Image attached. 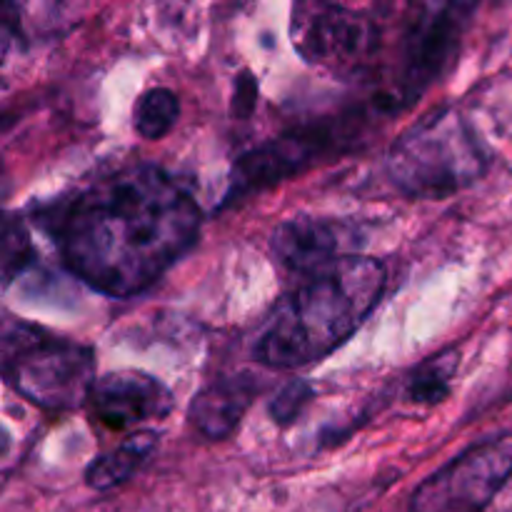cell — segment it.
<instances>
[{"label":"cell","instance_id":"obj_1","mask_svg":"<svg viewBox=\"0 0 512 512\" xmlns=\"http://www.w3.org/2000/svg\"><path fill=\"white\" fill-rule=\"evenodd\" d=\"M193 195L155 163L103 175L45 213L65 268L110 298L158 283L200 235Z\"/></svg>","mask_w":512,"mask_h":512},{"label":"cell","instance_id":"obj_2","mask_svg":"<svg viewBox=\"0 0 512 512\" xmlns=\"http://www.w3.org/2000/svg\"><path fill=\"white\" fill-rule=\"evenodd\" d=\"M385 280L380 260H335L280 300L255 345V358L275 370L318 363L353 338L383 298Z\"/></svg>","mask_w":512,"mask_h":512},{"label":"cell","instance_id":"obj_3","mask_svg":"<svg viewBox=\"0 0 512 512\" xmlns=\"http://www.w3.org/2000/svg\"><path fill=\"white\" fill-rule=\"evenodd\" d=\"M385 168L410 198L443 200L483 178L488 153L460 110L435 108L398 135Z\"/></svg>","mask_w":512,"mask_h":512},{"label":"cell","instance_id":"obj_4","mask_svg":"<svg viewBox=\"0 0 512 512\" xmlns=\"http://www.w3.org/2000/svg\"><path fill=\"white\" fill-rule=\"evenodd\" d=\"M3 373L38 408L65 413L88 403L95 385L93 350L28 323H8L3 335Z\"/></svg>","mask_w":512,"mask_h":512},{"label":"cell","instance_id":"obj_5","mask_svg":"<svg viewBox=\"0 0 512 512\" xmlns=\"http://www.w3.org/2000/svg\"><path fill=\"white\" fill-rule=\"evenodd\" d=\"M290 40L305 63L333 75H360L380 48V28L368 15L338 3H298Z\"/></svg>","mask_w":512,"mask_h":512},{"label":"cell","instance_id":"obj_6","mask_svg":"<svg viewBox=\"0 0 512 512\" xmlns=\"http://www.w3.org/2000/svg\"><path fill=\"white\" fill-rule=\"evenodd\" d=\"M470 13L473 5L460 3L420 5L415 10V18H410L403 33L395 88L385 100L388 113H398L405 105L415 103V98L448 73L458 58Z\"/></svg>","mask_w":512,"mask_h":512},{"label":"cell","instance_id":"obj_7","mask_svg":"<svg viewBox=\"0 0 512 512\" xmlns=\"http://www.w3.org/2000/svg\"><path fill=\"white\" fill-rule=\"evenodd\" d=\"M512 475V435L483 440L415 488L410 512H483Z\"/></svg>","mask_w":512,"mask_h":512},{"label":"cell","instance_id":"obj_8","mask_svg":"<svg viewBox=\"0 0 512 512\" xmlns=\"http://www.w3.org/2000/svg\"><path fill=\"white\" fill-rule=\"evenodd\" d=\"M343 138L345 135L338 133L330 123L305 125V128L248 150L245 155H240L230 173V190L225 200L248 198V195L293 178L300 170L323 158L333 145L343 143Z\"/></svg>","mask_w":512,"mask_h":512},{"label":"cell","instance_id":"obj_9","mask_svg":"<svg viewBox=\"0 0 512 512\" xmlns=\"http://www.w3.org/2000/svg\"><path fill=\"white\" fill-rule=\"evenodd\" d=\"M85 408L93 423L120 433L145 420L165 418L173 410V395L153 375L120 370L95 380Z\"/></svg>","mask_w":512,"mask_h":512},{"label":"cell","instance_id":"obj_10","mask_svg":"<svg viewBox=\"0 0 512 512\" xmlns=\"http://www.w3.org/2000/svg\"><path fill=\"white\" fill-rule=\"evenodd\" d=\"M255 395H258V380L253 375L213 380L190 400V425L208 440L230 438L253 405Z\"/></svg>","mask_w":512,"mask_h":512},{"label":"cell","instance_id":"obj_11","mask_svg":"<svg viewBox=\"0 0 512 512\" xmlns=\"http://www.w3.org/2000/svg\"><path fill=\"white\" fill-rule=\"evenodd\" d=\"M340 248V228L330 220L290 218L273 233V250L280 263L293 273H320L333 265Z\"/></svg>","mask_w":512,"mask_h":512},{"label":"cell","instance_id":"obj_12","mask_svg":"<svg viewBox=\"0 0 512 512\" xmlns=\"http://www.w3.org/2000/svg\"><path fill=\"white\" fill-rule=\"evenodd\" d=\"M155 445H158L155 430H138V433L128 435L118 448L90 460V465L85 468V483L93 490L118 488L120 483L138 473V468L153 453Z\"/></svg>","mask_w":512,"mask_h":512},{"label":"cell","instance_id":"obj_13","mask_svg":"<svg viewBox=\"0 0 512 512\" xmlns=\"http://www.w3.org/2000/svg\"><path fill=\"white\" fill-rule=\"evenodd\" d=\"M458 350L448 348L443 353L433 355L425 363H420L405 380V395L410 403L418 405H438L448 398L450 380L458 370Z\"/></svg>","mask_w":512,"mask_h":512},{"label":"cell","instance_id":"obj_14","mask_svg":"<svg viewBox=\"0 0 512 512\" xmlns=\"http://www.w3.org/2000/svg\"><path fill=\"white\" fill-rule=\"evenodd\" d=\"M180 115V100L170 88H150L135 100L133 128L140 138L160 140L173 130Z\"/></svg>","mask_w":512,"mask_h":512},{"label":"cell","instance_id":"obj_15","mask_svg":"<svg viewBox=\"0 0 512 512\" xmlns=\"http://www.w3.org/2000/svg\"><path fill=\"white\" fill-rule=\"evenodd\" d=\"M35 260V248L23 220L10 213L3 228V283L10 285Z\"/></svg>","mask_w":512,"mask_h":512},{"label":"cell","instance_id":"obj_16","mask_svg":"<svg viewBox=\"0 0 512 512\" xmlns=\"http://www.w3.org/2000/svg\"><path fill=\"white\" fill-rule=\"evenodd\" d=\"M315 390L308 380H290L285 383L283 388L275 393V398L270 400L268 405V413L270 418L275 420L278 425H290L300 418L308 403L313 400Z\"/></svg>","mask_w":512,"mask_h":512},{"label":"cell","instance_id":"obj_17","mask_svg":"<svg viewBox=\"0 0 512 512\" xmlns=\"http://www.w3.org/2000/svg\"><path fill=\"white\" fill-rule=\"evenodd\" d=\"M255 98H258V83L250 73L238 75L235 80V95H233V113L245 118V115L253 113Z\"/></svg>","mask_w":512,"mask_h":512}]
</instances>
